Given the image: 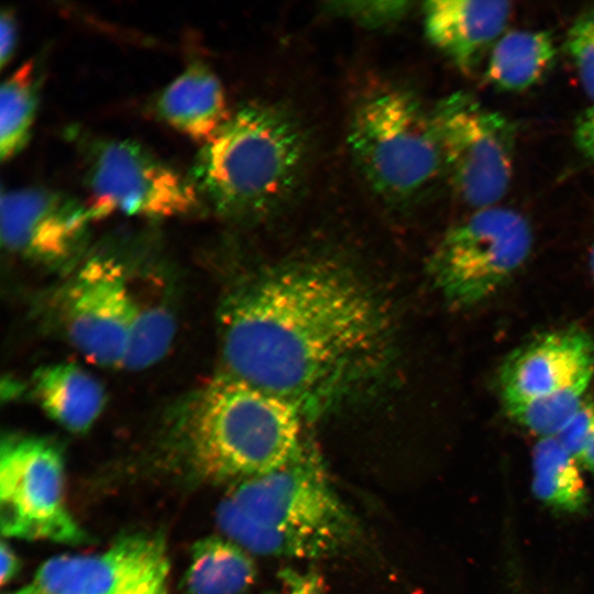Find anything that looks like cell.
<instances>
[{
  "instance_id": "obj_16",
  "label": "cell",
  "mask_w": 594,
  "mask_h": 594,
  "mask_svg": "<svg viewBox=\"0 0 594 594\" xmlns=\"http://www.w3.org/2000/svg\"><path fill=\"white\" fill-rule=\"evenodd\" d=\"M33 391L44 413L76 433L95 424L106 400L99 381L73 363H55L36 371Z\"/></svg>"
},
{
  "instance_id": "obj_20",
  "label": "cell",
  "mask_w": 594,
  "mask_h": 594,
  "mask_svg": "<svg viewBox=\"0 0 594 594\" xmlns=\"http://www.w3.org/2000/svg\"><path fill=\"white\" fill-rule=\"evenodd\" d=\"M579 464L556 437L539 438L532 450L535 496L554 510L568 514L584 510L588 493Z\"/></svg>"
},
{
  "instance_id": "obj_5",
  "label": "cell",
  "mask_w": 594,
  "mask_h": 594,
  "mask_svg": "<svg viewBox=\"0 0 594 594\" xmlns=\"http://www.w3.org/2000/svg\"><path fill=\"white\" fill-rule=\"evenodd\" d=\"M348 140L367 183L389 201L414 199L444 169L431 111L400 88H378L362 97Z\"/></svg>"
},
{
  "instance_id": "obj_9",
  "label": "cell",
  "mask_w": 594,
  "mask_h": 594,
  "mask_svg": "<svg viewBox=\"0 0 594 594\" xmlns=\"http://www.w3.org/2000/svg\"><path fill=\"white\" fill-rule=\"evenodd\" d=\"M0 526L10 538L69 544L87 541L66 506L63 458L51 441L29 436L2 440Z\"/></svg>"
},
{
  "instance_id": "obj_1",
  "label": "cell",
  "mask_w": 594,
  "mask_h": 594,
  "mask_svg": "<svg viewBox=\"0 0 594 594\" xmlns=\"http://www.w3.org/2000/svg\"><path fill=\"white\" fill-rule=\"evenodd\" d=\"M224 374L315 419L386 373L392 317L358 275L326 260L266 268L233 287L219 310Z\"/></svg>"
},
{
  "instance_id": "obj_30",
  "label": "cell",
  "mask_w": 594,
  "mask_h": 594,
  "mask_svg": "<svg viewBox=\"0 0 594 594\" xmlns=\"http://www.w3.org/2000/svg\"><path fill=\"white\" fill-rule=\"evenodd\" d=\"M590 271H591V275L594 279V243L592 245V249H591V252H590Z\"/></svg>"
},
{
  "instance_id": "obj_28",
  "label": "cell",
  "mask_w": 594,
  "mask_h": 594,
  "mask_svg": "<svg viewBox=\"0 0 594 594\" xmlns=\"http://www.w3.org/2000/svg\"><path fill=\"white\" fill-rule=\"evenodd\" d=\"M20 569V561L12 548L1 542V584H6L11 581Z\"/></svg>"
},
{
  "instance_id": "obj_6",
  "label": "cell",
  "mask_w": 594,
  "mask_h": 594,
  "mask_svg": "<svg viewBox=\"0 0 594 594\" xmlns=\"http://www.w3.org/2000/svg\"><path fill=\"white\" fill-rule=\"evenodd\" d=\"M532 232L519 212L477 209L446 234L430 261L436 287L449 304L470 307L492 296L526 262Z\"/></svg>"
},
{
  "instance_id": "obj_18",
  "label": "cell",
  "mask_w": 594,
  "mask_h": 594,
  "mask_svg": "<svg viewBox=\"0 0 594 594\" xmlns=\"http://www.w3.org/2000/svg\"><path fill=\"white\" fill-rule=\"evenodd\" d=\"M133 312L122 367L144 370L168 351L176 320L165 288L158 282L134 283L130 278Z\"/></svg>"
},
{
  "instance_id": "obj_4",
  "label": "cell",
  "mask_w": 594,
  "mask_h": 594,
  "mask_svg": "<svg viewBox=\"0 0 594 594\" xmlns=\"http://www.w3.org/2000/svg\"><path fill=\"white\" fill-rule=\"evenodd\" d=\"M302 420L285 399L223 373L189 408V461L202 477L216 482L239 483L270 473L301 448Z\"/></svg>"
},
{
  "instance_id": "obj_8",
  "label": "cell",
  "mask_w": 594,
  "mask_h": 594,
  "mask_svg": "<svg viewBox=\"0 0 594 594\" xmlns=\"http://www.w3.org/2000/svg\"><path fill=\"white\" fill-rule=\"evenodd\" d=\"M431 117L457 194L475 210L495 206L513 177L514 123L462 91L442 98Z\"/></svg>"
},
{
  "instance_id": "obj_12",
  "label": "cell",
  "mask_w": 594,
  "mask_h": 594,
  "mask_svg": "<svg viewBox=\"0 0 594 594\" xmlns=\"http://www.w3.org/2000/svg\"><path fill=\"white\" fill-rule=\"evenodd\" d=\"M94 220L87 204L67 194L21 187L2 191L1 243L8 252L42 264H62L81 248Z\"/></svg>"
},
{
  "instance_id": "obj_2",
  "label": "cell",
  "mask_w": 594,
  "mask_h": 594,
  "mask_svg": "<svg viewBox=\"0 0 594 594\" xmlns=\"http://www.w3.org/2000/svg\"><path fill=\"white\" fill-rule=\"evenodd\" d=\"M221 531L248 552L321 559L348 550L359 537L317 449L304 441L278 469L235 483L221 501Z\"/></svg>"
},
{
  "instance_id": "obj_27",
  "label": "cell",
  "mask_w": 594,
  "mask_h": 594,
  "mask_svg": "<svg viewBox=\"0 0 594 594\" xmlns=\"http://www.w3.org/2000/svg\"><path fill=\"white\" fill-rule=\"evenodd\" d=\"M16 22L10 10H2L0 16V62L3 66L12 56L16 44Z\"/></svg>"
},
{
  "instance_id": "obj_11",
  "label": "cell",
  "mask_w": 594,
  "mask_h": 594,
  "mask_svg": "<svg viewBox=\"0 0 594 594\" xmlns=\"http://www.w3.org/2000/svg\"><path fill=\"white\" fill-rule=\"evenodd\" d=\"M113 256L88 258L67 285L62 319L70 343L89 362L122 367L133 299L130 276Z\"/></svg>"
},
{
  "instance_id": "obj_23",
  "label": "cell",
  "mask_w": 594,
  "mask_h": 594,
  "mask_svg": "<svg viewBox=\"0 0 594 594\" xmlns=\"http://www.w3.org/2000/svg\"><path fill=\"white\" fill-rule=\"evenodd\" d=\"M411 4L407 1L332 2L328 10L361 25L380 28L404 18Z\"/></svg>"
},
{
  "instance_id": "obj_7",
  "label": "cell",
  "mask_w": 594,
  "mask_h": 594,
  "mask_svg": "<svg viewBox=\"0 0 594 594\" xmlns=\"http://www.w3.org/2000/svg\"><path fill=\"white\" fill-rule=\"evenodd\" d=\"M89 210L94 220L113 212L148 218L196 213L205 205L184 176L140 143L97 138L85 146Z\"/></svg>"
},
{
  "instance_id": "obj_24",
  "label": "cell",
  "mask_w": 594,
  "mask_h": 594,
  "mask_svg": "<svg viewBox=\"0 0 594 594\" xmlns=\"http://www.w3.org/2000/svg\"><path fill=\"white\" fill-rule=\"evenodd\" d=\"M593 431L594 402L585 398L556 438L578 460Z\"/></svg>"
},
{
  "instance_id": "obj_25",
  "label": "cell",
  "mask_w": 594,
  "mask_h": 594,
  "mask_svg": "<svg viewBox=\"0 0 594 594\" xmlns=\"http://www.w3.org/2000/svg\"><path fill=\"white\" fill-rule=\"evenodd\" d=\"M280 581L279 587L270 594H326L324 581L316 572L286 570Z\"/></svg>"
},
{
  "instance_id": "obj_10",
  "label": "cell",
  "mask_w": 594,
  "mask_h": 594,
  "mask_svg": "<svg viewBox=\"0 0 594 594\" xmlns=\"http://www.w3.org/2000/svg\"><path fill=\"white\" fill-rule=\"evenodd\" d=\"M168 574L164 539L135 534L100 553L53 557L7 594H168Z\"/></svg>"
},
{
  "instance_id": "obj_19",
  "label": "cell",
  "mask_w": 594,
  "mask_h": 594,
  "mask_svg": "<svg viewBox=\"0 0 594 594\" xmlns=\"http://www.w3.org/2000/svg\"><path fill=\"white\" fill-rule=\"evenodd\" d=\"M255 579L246 550L230 539L208 537L193 547L185 587L187 594H245Z\"/></svg>"
},
{
  "instance_id": "obj_17",
  "label": "cell",
  "mask_w": 594,
  "mask_h": 594,
  "mask_svg": "<svg viewBox=\"0 0 594 594\" xmlns=\"http://www.w3.org/2000/svg\"><path fill=\"white\" fill-rule=\"evenodd\" d=\"M557 55L550 33L516 30L504 33L487 56L486 79L498 90L518 92L536 85Z\"/></svg>"
},
{
  "instance_id": "obj_21",
  "label": "cell",
  "mask_w": 594,
  "mask_h": 594,
  "mask_svg": "<svg viewBox=\"0 0 594 594\" xmlns=\"http://www.w3.org/2000/svg\"><path fill=\"white\" fill-rule=\"evenodd\" d=\"M35 62L28 61L4 79L0 89V157L20 152L31 133L37 106Z\"/></svg>"
},
{
  "instance_id": "obj_26",
  "label": "cell",
  "mask_w": 594,
  "mask_h": 594,
  "mask_svg": "<svg viewBox=\"0 0 594 594\" xmlns=\"http://www.w3.org/2000/svg\"><path fill=\"white\" fill-rule=\"evenodd\" d=\"M574 140L581 153L594 162V105L578 118L574 128Z\"/></svg>"
},
{
  "instance_id": "obj_29",
  "label": "cell",
  "mask_w": 594,
  "mask_h": 594,
  "mask_svg": "<svg viewBox=\"0 0 594 594\" xmlns=\"http://www.w3.org/2000/svg\"><path fill=\"white\" fill-rule=\"evenodd\" d=\"M578 461L582 466L594 472V431L580 453Z\"/></svg>"
},
{
  "instance_id": "obj_22",
  "label": "cell",
  "mask_w": 594,
  "mask_h": 594,
  "mask_svg": "<svg viewBox=\"0 0 594 594\" xmlns=\"http://www.w3.org/2000/svg\"><path fill=\"white\" fill-rule=\"evenodd\" d=\"M565 51L584 92L594 101V6L574 19L566 34Z\"/></svg>"
},
{
  "instance_id": "obj_15",
  "label": "cell",
  "mask_w": 594,
  "mask_h": 594,
  "mask_svg": "<svg viewBox=\"0 0 594 594\" xmlns=\"http://www.w3.org/2000/svg\"><path fill=\"white\" fill-rule=\"evenodd\" d=\"M153 106L162 121L202 143L231 114L219 77L201 62L186 66L158 92Z\"/></svg>"
},
{
  "instance_id": "obj_3",
  "label": "cell",
  "mask_w": 594,
  "mask_h": 594,
  "mask_svg": "<svg viewBox=\"0 0 594 594\" xmlns=\"http://www.w3.org/2000/svg\"><path fill=\"white\" fill-rule=\"evenodd\" d=\"M307 141L297 121L280 108L246 103L196 155L190 178L204 204L233 220L272 213L299 186Z\"/></svg>"
},
{
  "instance_id": "obj_13",
  "label": "cell",
  "mask_w": 594,
  "mask_h": 594,
  "mask_svg": "<svg viewBox=\"0 0 594 594\" xmlns=\"http://www.w3.org/2000/svg\"><path fill=\"white\" fill-rule=\"evenodd\" d=\"M594 375V340L580 329L541 334L514 351L502 366L505 409L572 389H587Z\"/></svg>"
},
{
  "instance_id": "obj_14",
  "label": "cell",
  "mask_w": 594,
  "mask_h": 594,
  "mask_svg": "<svg viewBox=\"0 0 594 594\" xmlns=\"http://www.w3.org/2000/svg\"><path fill=\"white\" fill-rule=\"evenodd\" d=\"M422 11L430 43L471 74L504 34L513 8L508 1L432 0Z\"/></svg>"
}]
</instances>
